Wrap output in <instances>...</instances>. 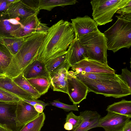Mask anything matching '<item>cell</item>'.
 I'll return each mask as SVG.
<instances>
[{"label": "cell", "instance_id": "cell-29", "mask_svg": "<svg viewBox=\"0 0 131 131\" xmlns=\"http://www.w3.org/2000/svg\"><path fill=\"white\" fill-rule=\"evenodd\" d=\"M67 52L58 56L48 61L45 64L49 73L57 69L67 60Z\"/></svg>", "mask_w": 131, "mask_h": 131}, {"label": "cell", "instance_id": "cell-31", "mask_svg": "<svg viewBox=\"0 0 131 131\" xmlns=\"http://www.w3.org/2000/svg\"><path fill=\"white\" fill-rule=\"evenodd\" d=\"M83 119L82 116H76L72 112H71L66 115V122H68L72 124L73 127L72 130H73L80 125Z\"/></svg>", "mask_w": 131, "mask_h": 131}, {"label": "cell", "instance_id": "cell-5", "mask_svg": "<svg viewBox=\"0 0 131 131\" xmlns=\"http://www.w3.org/2000/svg\"><path fill=\"white\" fill-rule=\"evenodd\" d=\"M78 39L86 51L87 59L108 65L106 40L103 33L98 29Z\"/></svg>", "mask_w": 131, "mask_h": 131}, {"label": "cell", "instance_id": "cell-9", "mask_svg": "<svg viewBox=\"0 0 131 131\" xmlns=\"http://www.w3.org/2000/svg\"><path fill=\"white\" fill-rule=\"evenodd\" d=\"M68 94L73 104H79L86 98L88 92L87 86L76 77L74 72L68 71L67 75Z\"/></svg>", "mask_w": 131, "mask_h": 131}, {"label": "cell", "instance_id": "cell-1", "mask_svg": "<svg viewBox=\"0 0 131 131\" xmlns=\"http://www.w3.org/2000/svg\"><path fill=\"white\" fill-rule=\"evenodd\" d=\"M75 38L71 23L61 20L49 27L39 50L36 59L44 64L67 52Z\"/></svg>", "mask_w": 131, "mask_h": 131}, {"label": "cell", "instance_id": "cell-38", "mask_svg": "<svg viewBox=\"0 0 131 131\" xmlns=\"http://www.w3.org/2000/svg\"><path fill=\"white\" fill-rule=\"evenodd\" d=\"M64 128L66 130H72L73 129L72 124L68 122H66L64 126Z\"/></svg>", "mask_w": 131, "mask_h": 131}, {"label": "cell", "instance_id": "cell-2", "mask_svg": "<svg viewBox=\"0 0 131 131\" xmlns=\"http://www.w3.org/2000/svg\"><path fill=\"white\" fill-rule=\"evenodd\" d=\"M47 32H37L25 38L19 50L6 69L5 75L12 79L16 77L36 59Z\"/></svg>", "mask_w": 131, "mask_h": 131}, {"label": "cell", "instance_id": "cell-6", "mask_svg": "<svg viewBox=\"0 0 131 131\" xmlns=\"http://www.w3.org/2000/svg\"><path fill=\"white\" fill-rule=\"evenodd\" d=\"M128 0H93L92 7L93 19L98 26L104 25L111 22L114 14L123 7Z\"/></svg>", "mask_w": 131, "mask_h": 131}, {"label": "cell", "instance_id": "cell-39", "mask_svg": "<svg viewBox=\"0 0 131 131\" xmlns=\"http://www.w3.org/2000/svg\"><path fill=\"white\" fill-rule=\"evenodd\" d=\"M123 131H131V121L124 126Z\"/></svg>", "mask_w": 131, "mask_h": 131}, {"label": "cell", "instance_id": "cell-40", "mask_svg": "<svg viewBox=\"0 0 131 131\" xmlns=\"http://www.w3.org/2000/svg\"><path fill=\"white\" fill-rule=\"evenodd\" d=\"M0 131H9L0 126Z\"/></svg>", "mask_w": 131, "mask_h": 131}, {"label": "cell", "instance_id": "cell-18", "mask_svg": "<svg viewBox=\"0 0 131 131\" xmlns=\"http://www.w3.org/2000/svg\"><path fill=\"white\" fill-rule=\"evenodd\" d=\"M0 88L16 95L22 100L35 99L18 86L12 79L4 74H0Z\"/></svg>", "mask_w": 131, "mask_h": 131}, {"label": "cell", "instance_id": "cell-17", "mask_svg": "<svg viewBox=\"0 0 131 131\" xmlns=\"http://www.w3.org/2000/svg\"><path fill=\"white\" fill-rule=\"evenodd\" d=\"M67 51V61L71 67L81 61L87 59L86 51L78 39H74Z\"/></svg>", "mask_w": 131, "mask_h": 131}, {"label": "cell", "instance_id": "cell-7", "mask_svg": "<svg viewBox=\"0 0 131 131\" xmlns=\"http://www.w3.org/2000/svg\"><path fill=\"white\" fill-rule=\"evenodd\" d=\"M16 102L0 101V126L9 131H19L23 126L17 121Z\"/></svg>", "mask_w": 131, "mask_h": 131}, {"label": "cell", "instance_id": "cell-32", "mask_svg": "<svg viewBox=\"0 0 131 131\" xmlns=\"http://www.w3.org/2000/svg\"><path fill=\"white\" fill-rule=\"evenodd\" d=\"M51 105L63 109L67 112L71 111H78V108L77 104L69 105L60 102L58 100H53L50 102Z\"/></svg>", "mask_w": 131, "mask_h": 131}, {"label": "cell", "instance_id": "cell-23", "mask_svg": "<svg viewBox=\"0 0 131 131\" xmlns=\"http://www.w3.org/2000/svg\"><path fill=\"white\" fill-rule=\"evenodd\" d=\"M27 80L41 96L48 92L51 85V79L48 77H39Z\"/></svg>", "mask_w": 131, "mask_h": 131}, {"label": "cell", "instance_id": "cell-8", "mask_svg": "<svg viewBox=\"0 0 131 131\" xmlns=\"http://www.w3.org/2000/svg\"><path fill=\"white\" fill-rule=\"evenodd\" d=\"M38 0H17L9 6L6 13L10 18H24L39 12Z\"/></svg>", "mask_w": 131, "mask_h": 131}, {"label": "cell", "instance_id": "cell-19", "mask_svg": "<svg viewBox=\"0 0 131 131\" xmlns=\"http://www.w3.org/2000/svg\"><path fill=\"white\" fill-rule=\"evenodd\" d=\"M83 121L80 125L73 131H88L99 127V123L101 115L96 111L85 110L80 112V115Z\"/></svg>", "mask_w": 131, "mask_h": 131}, {"label": "cell", "instance_id": "cell-10", "mask_svg": "<svg viewBox=\"0 0 131 131\" xmlns=\"http://www.w3.org/2000/svg\"><path fill=\"white\" fill-rule=\"evenodd\" d=\"M36 14L24 18H19L21 24L18 38H25L34 33L47 32L49 28L46 24L41 23Z\"/></svg>", "mask_w": 131, "mask_h": 131}, {"label": "cell", "instance_id": "cell-36", "mask_svg": "<svg viewBox=\"0 0 131 131\" xmlns=\"http://www.w3.org/2000/svg\"><path fill=\"white\" fill-rule=\"evenodd\" d=\"M23 100L33 106L37 104H41L43 106L44 108H45V107L46 106L49 105L48 103H46L43 101L38 100L37 99H34L29 100Z\"/></svg>", "mask_w": 131, "mask_h": 131}, {"label": "cell", "instance_id": "cell-22", "mask_svg": "<svg viewBox=\"0 0 131 131\" xmlns=\"http://www.w3.org/2000/svg\"><path fill=\"white\" fill-rule=\"evenodd\" d=\"M106 111L131 117V101L122 99L120 101L109 105Z\"/></svg>", "mask_w": 131, "mask_h": 131}, {"label": "cell", "instance_id": "cell-12", "mask_svg": "<svg viewBox=\"0 0 131 131\" xmlns=\"http://www.w3.org/2000/svg\"><path fill=\"white\" fill-rule=\"evenodd\" d=\"M70 67L67 60L49 73L51 86L54 91L61 92L68 94L67 75Z\"/></svg>", "mask_w": 131, "mask_h": 131}, {"label": "cell", "instance_id": "cell-24", "mask_svg": "<svg viewBox=\"0 0 131 131\" xmlns=\"http://www.w3.org/2000/svg\"><path fill=\"white\" fill-rule=\"evenodd\" d=\"M13 56L0 39V74H4L5 70L9 65Z\"/></svg>", "mask_w": 131, "mask_h": 131}, {"label": "cell", "instance_id": "cell-30", "mask_svg": "<svg viewBox=\"0 0 131 131\" xmlns=\"http://www.w3.org/2000/svg\"><path fill=\"white\" fill-rule=\"evenodd\" d=\"M21 99L16 95L0 88V101L17 102Z\"/></svg>", "mask_w": 131, "mask_h": 131}, {"label": "cell", "instance_id": "cell-34", "mask_svg": "<svg viewBox=\"0 0 131 131\" xmlns=\"http://www.w3.org/2000/svg\"><path fill=\"white\" fill-rule=\"evenodd\" d=\"M116 13L122 16L131 15V0H128L125 4L118 10Z\"/></svg>", "mask_w": 131, "mask_h": 131}, {"label": "cell", "instance_id": "cell-20", "mask_svg": "<svg viewBox=\"0 0 131 131\" xmlns=\"http://www.w3.org/2000/svg\"><path fill=\"white\" fill-rule=\"evenodd\" d=\"M22 72L26 79L43 77L50 78L45 64L36 59L28 66Z\"/></svg>", "mask_w": 131, "mask_h": 131}, {"label": "cell", "instance_id": "cell-21", "mask_svg": "<svg viewBox=\"0 0 131 131\" xmlns=\"http://www.w3.org/2000/svg\"><path fill=\"white\" fill-rule=\"evenodd\" d=\"M78 2L76 0H39L38 8L39 11L42 9L50 11L56 7H64L74 5Z\"/></svg>", "mask_w": 131, "mask_h": 131}, {"label": "cell", "instance_id": "cell-3", "mask_svg": "<svg viewBox=\"0 0 131 131\" xmlns=\"http://www.w3.org/2000/svg\"><path fill=\"white\" fill-rule=\"evenodd\" d=\"M115 23L103 33L107 50L115 53L122 48L131 46V15L116 16Z\"/></svg>", "mask_w": 131, "mask_h": 131}, {"label": "cell", "instance_id": "cell-33", "mask_svg": "<svg viewBox=\"0 0 131 131\" xmlns=\"http://www.w3.org/2000/svg\"><path fill=\"white\" fill-rule=\"evenodd\" d=\"M120 78L131 89V72L126 68L122 69V73L119 75Z\"/></svg>", "mask_w": 131, "mask_h": 131}, {"label": "cell", "instance_id": "cell-14", "mask_svg": "<svg viewBox=\"0 0 131 131\" xmlns=\"http://www.w3.org/2000/svg\"><path fill=\"white\" fill-rule=\"evenodd\" d=\"M19 19L10 18L6 12L0 15V38H18L21 27Z\"/></svg>", "mask_w": 131, "mask_h": 131}, {"label": "cell", "instance_id": "cell-13", "mask_svg": "<svg viewBox=\"0 0 131 131\" xmlns=\"http://www.w3.org/2000/svg\"><path fill=\"white\" fill-rule=\"evenodd\" d=\"M72 71L75 74L84 72L88 73H115V70L108 65H105L95 61L86 59L71 66Z\"/></svg>", "mask_w": 131, "mask_h": 131}, {"label": "cell", "instance_id": "cell-37", "mask_svg": "<svg viewBox=\"0 0 131 131\" xmlns=\"http://www.w3.org/2000/svg\"><path fill=\"white\" fill-rule=\"evenodd\" d=\"M34 107L36 111L40 114L43 112L44 108L41 104H37L35 105Z\"/></svg>", "mask_w": 131, "mask_h": 131}, {"label": "cell", "instance_id": "cell-16", "mask_svg": "<svg viewBox=\"0 0 131 131\" xmlns=\"http://www.w3.org/2000/svg\"><path fill=\"white\" fill-rule=\"evenodd\" d=\"M16 113L17 121L21 126L35 119L40 114L33 106L21 99L17 102Z\"/></svg>", "mask_w": 131, "mask_h": 131}, {"label": "cell", "instance_id": "cell-28", "mask_svg": "<svg viewBox=\"0 0 131 131\" xmlns=\"http://www.w3.org/2000/svg\"><path fill=\"white\" fill-rule=\"evenodd\" d=\"M75 74L77 78L88 79L94 81L112 79L115 78L117 75L116 74L113 73H88L83 72L77 74Z\"/></svg>", "mask_w": 131, "mask_h": 131}, {"label": "cell", "instance_id": "cell-35", "mask_svg": "<svg viewBox=\"0 0 131 131\" xmlns=\"http://www.w3.org/2000/svg\"><path fill=\"white\" fill-rule=\"evenodd\" d=\"M10 4L8 0H0V15L6 12Z\"/></svg>", "mask_w": 131, "mask_h": 131}, {"label": "cell", "instance_id": "cell-25", "mask_svg": "<svg viewBox=\"0 0 131 131\" xmlns=\"http://www.w3.org/2000/svg\"><path fill=\"white\" fill-rule=\"evenodd\" d=\"M12 79L18 86L31 95L35 99H38L40 97L38 92L24 77L23 72Z\"/></svg>", "mask_w": 131, "mask_h": 131}, {"label": "cell", "instance_id": "cell-11", "mask_svg": "<svg viewBox=\"0 0 131 131\" xmlns=\"http://www.w3.org/2000/svg\"><path fill=\"white\" fill-rule=\"evenodd\" d=\"M131 117L108 112L105 116L101 117L99 127L105 131H123L124 126L131 121Z\"/></svg>", "mask_w": 131, "mask_h": 131}, {"label": "cell", "instance_id": "cell-15", "mask_svg": "<svg viewBox=\"0 0 131 131\" xmlns=\"http://www.w3.org/2000/svg\"><path fill=\"white\" fill-rule=\"evenodd\" d=\"M71 20L75 38L79 39L83 36L98 29L96 22L88 16L85 15L82 17H77Z\"/></svg>", "mask_w": 131, "mask_h": 131}, {"label": "cell", "instance_id": "cell-26", "mask_svg": "<svg viewBox=\"0 0 131 131\" xmlns=\"http://www.w3.org/2000/svg\"><path fill=\"white\" fill-rule=\"evenodd\" d=\"M25 38H0L14 57L19 50L23 43Z\"/></svg>", "mask_w": 131, "mask_h": 131}, {"label": "cell", "instance_id": "cell-27", "mask_svg": "<svg viewBox=\"0 0 131 131\" xmlns=\"http://www.w3.org/2000/svg\"><path fill=\"white\" fill-rule=\"evenodd\" d=\"M45 118V114L43 112L24 125L19 131H40L44 125Z\"/></svg>", "mask_w": 131, "mask_h": 131}, {"label": "cell", "instance_id": "cell-4", "mask_svg": "<svg viewBox=\"0 0 131 131\" xmlns=\"http://www.w3.org/2000/svg\"><path fill=\"white\" fill-rule=\"evenodd\" d=\"M87 87L88 92L102 94L105 97L120 98L130 95L131 89L126 83L117 74L114 79L94 81L90 79L77 78Z\"/></svg>", "mask_w": 131, "mask_h": 131}]
</instances>
